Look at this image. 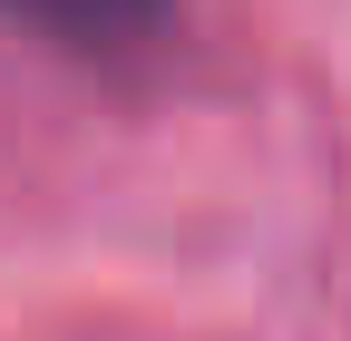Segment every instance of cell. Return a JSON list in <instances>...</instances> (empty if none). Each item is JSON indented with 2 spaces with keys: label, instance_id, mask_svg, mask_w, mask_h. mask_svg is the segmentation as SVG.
I'll list each match as a JSON object with an SVG mask.
<instances>
[{
  "label": "cell",
  "instance_id": "1",
  "mask_svg": "<svg viewBox=\"0 0 351 341\" xmlns=\"http://www.w3.org/2000/svg\"><path fill=\"white\" fill-rule=\"evenodd\" d=\"M0 20L20 39L88 68H127V59H156L166 29H176V0H0Z\"/></svg>",
  "mask_w": 351,
  "mask_h": 341
}]
</instances>
